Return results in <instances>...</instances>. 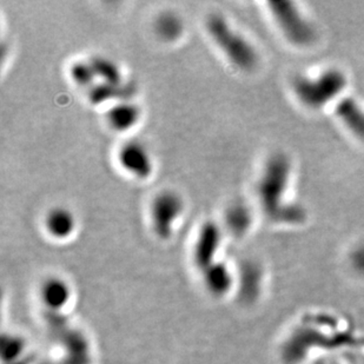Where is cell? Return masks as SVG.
<instances>
[{"label": "cell", "instance_id": "15", "mask_svg": "<svg viewBox=\"0 0 364 364\" xmlns=\"http://www.w3.org/2000/svg\"><path fill=\"white\" fill-rule=\"evenodd\" d=\"M228 227L235 235H243L250 228L251 215L247 206L234 205L228 210Z\"/></svg>", "mask_w": 364, "mask_h": 364}, {"label": "cell", "instance_id": "13", "mask_svg": "<svg viewBox=\"0 0 364 364\" xmlns=\"http://www.w3.org/2000/svg\"><path fill=\"white\" fill-rule=\"evenodd\" d=\"M338 114L346 127L362 141H364V110L354 102L346 100L338 107Z\"/></svg>", "mask_w": 364, "mask_h": 364}, {"label": "cell", "instance_id": "5", "mask_svg": "<svg viewBox=\"0 0 364 364\" xmlns=\"http://www.w3.org/2000/svg\"><path fill=\"white\" fill-rule=\"evenodd\" d=\"M184 210V203L175 191H162L151 203L152 230L161 240L171 237L173 228Z\"/></svg>", "mask_w": 364, "mask_h": 364}, {"label": "cell", "instance_id": "1", "mask_svg": "<svg viewBox=\"0 0 364 364\" xmlns=\"http://www.w3.org/2000/svg\"><path fill=\"white\" fill-rule=\"evenodd\" d=\"M290 163L284 155L272 156L265 164L258 186L262 208L267 216L275 222L285 224L301 223L303 211L284 202L288 189Z\"/></svg>", "mask_w": 364, "mask_h": 364}, {"label": "cell", "instance_id": "18", "mask_svg": "<svg viewBox=\"0 0 364 364\" xmlns=\"http://www.w3.org/2000/svg\"><path fill=\"white\" fill-rule=\"evenodd\" d=\"M24 351V342L18 337L10 336L3 340V358L5 361H14L21 358Z\"/></svg>", "mask_w": 364, "mask_h": 364}, {"label": "cell", "instance_id": "4", "mask_svg": "<svg viewBox=\"0 0 364 364\" xmlns=\"http://www.w3.org/2000/svg\"><path fill=\"white\" fill-rule=\"evenodd\" d=\"M269 10L279 31L290 44L306 48L316 39V31L311 21L295 3L272 1L269 3Z\"/></svg>", "mask_w": 364, "mask_h": 364}, {"label": "cell", "instance_id": "10", "mask_svg": "<svg viewBox=\"0 0 364 364\" xmlns=\"http://www.w3.org/2000/svg\"><path fill=\"white\" fill-rule=\"evenodd\" d=\"M45 228L52 237L65 240L76 229V220L69 209L59 206L48 211L45 218Z\"/></svg>", "mask_w": 364, "mask_h": 364}, {"label": "cell", "instance_id": "8", "mask_svg": "<svg viewBox=\"0 0 364 364\" xmlns=\"http://www.w3.org/2000/svg\"><path fill=\"white\" fill-rule=\"evenodd\" d=\"M203 282L210 295L222 299L231 291L234 287V276L227 264L215 262L213 264L203 270Z\"/></svg>", "mask_w": 364, "mask_h": 364}, {"label": "cell", "instance_id": "17", "mask_svg": "<svg viewBox=\"0 0 364 364\" xmlns=\"http://www.w3.org/2000/svg\"><path fill=\"white\" fill-rule=\"evenodd\" d=\"M70 77L76 85L91 89L96 84L97 76L90 62L78 60L70 68Z\"/></svg>", "mask_w": 364, "mask_h": 364}, {"label": "cell", "instance_id": "14", "mask_svg": "<svg viewBox=\"0 0 364 364\" xmlns=\"http://www.w3.org/2000/svg\"><path fill=\"white\" fill-rule=\"evenodd\" d=\"M89 62L91 63V65L95 70L97 80H100V82H107V84L123 82L121 69L112 59L105 57V55H93Z\"/></svg>", "mask_w": 364, "mask_h": 364}, {"label": "cell", "instance_id": "7", "mask_svg": "<svg viewBox=\"0 0 364 364\" xmlns=\"http://www.w3.org/2000/svg\"><path fill=\"white\" fill-rule=\"evenodd\" d=\"M118 162L125 171L138 178H148L154 170L151 156L144 145L129 141L118 152Z\"/></svg>", "mask_w": 364, "mask_h": 364}, {"label": "cell", "instance_id": "16", "mask_svg": "<svg viewBox=\"0 0 364 364\" xmlns=\"http://www.w3.org/2000/svg\"><path fill=\"white\" fill-rule=\"evenodd\" d=\"M156 31L161 38L166 39V41H175L182 35V21L175 14H162L159 18V21H156Z\"/></svg>", "mask_w": 364, "mask_h": 364}, {"label": "cell", "instance_id": "2", "mask_svg": "<svg viewBox=\"0 0 364 364\" xmlns=\"http://www.w3.org/2000/svg\"><path fill=\"white\" fill-rule=\"evenodd\" d=\"M347 80L336 69L324 70L315 76L303 75L292 80L295 97L303 107L320 110L340 97L346 89Z\"/></svg>", "mask_w": 364, "mask_h": 364}, {"label": "cell", "instance_id": "6", "mask_svg": "<svg viewBox=\"0 0 364 364\" xmlns=\"http://www.w3.org/2000/svg\"><path fill=\"white\" fill-rule=\"evenodd\" d=\"M220 241L222 232L216 223L209 220L203 224L193 247V262L200 272L217 262L216 255L220 249Z\"/></svg>", "mask_w": 364, "mask_h": 364}, {"label": "cell", "instance_id": "11", "mask_svg": "<svg viewBox=\"0 0 364 364\" xmlns=\"http://www.w3.org/2000/svg\"><path fill=\"white\" fill-rule=\"evenodd\" d=\"M107 122L114 130L127 131L134 127L141 118V110L134 103L129 100L118 102L109 109Z\"/></svg>", "mask_w": 364, "mask_h": 364}, {"label": "cell", "instance_id": "9", "mask_svg": "<svg viewBox=\"0 0 364 364\" xmlns=\"http://www.w3.org/2000/svg\"><path fill=\"white\" fill-rule=\"evenodd\" d=\"M71 288L68 282L59 277L45 279L41 287V302L50 311H59L69 303L71 299Z\"/></svg>", "mask_w": 364, "mask_h": 364}, {"label": "cell", "instance_id": "12", "mask_svg": "<svg viewBox=\"0 0 364 364\" xmlns=\"http://www.w3.org/2000/svg\"><path fill=\"white\" fill-rule=\"evenodd\" d=\"M134 95V86L131 84H107L102 82L95 84L90 89L89 100L93 105H100V104L107 103L109 100H119L125 102L129 100L131 96Z\"/></svg>", "mask_w": 364, "mask_h": 364}, {"label": "cell", "instance_id": "3", "mask_svg": "<svg viewBox=\"0 0 364 364\" xmlns=\"http://www.w3.org/2000/svg\"><path fill=\"white\" fill-rule=\"evenodd\" d=\"M206 30L220 51L235 66L243 71H251L257 65L258 55L250 41L235 31L229 21L220 14H210Z\"/></svg>", "mask_w": 364, "mask_h": 364}, {"label": "cell", "instance_id": "19", "mask_svg": "<svg viewBox=\"0 0 364 364\" xmlns=\"http://www.w3.org/2000/svg\"><path fill=\"white\" fill-rule=\"evenodd\" d=\"M321 364H323V363H321Z\"/></svg>", "mask_w": 364, "mask_h": 364}]
</instances>
